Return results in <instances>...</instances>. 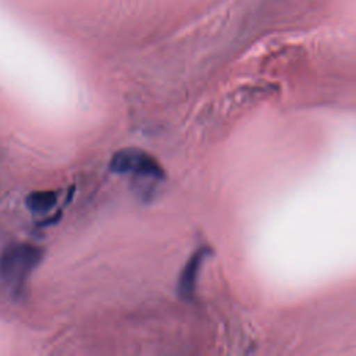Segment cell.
<instances>
[{
  "instance_id": "3957f363",
  "label": "cell",
  "mask_w": 356,
  "mask_h": 356,
  "mask_svg": "<svg viewBox=\"0 0 356 356\" xmlns=\"http://www.w3.org/2000/svg\"><path fill=\"white\" fill-rule=\"evenodd\" d=\"M211 253L213 250L210 249V246L202 245L196 250H193L188 260L185 261L177 280V293L184 302L193 300L199 274L202 271L204 261L210 257Z\"/></svg>"
},
{
  "instance_id": "7a4b0ae2",
  "label": "cell",
  "mask_w": 356,
  "mask_h": 356,
  "mask_svg": "<svg viewBox=\"0 0 356 356\" xmlns=\"http://www.w3.org/2000/svg\"><path fill=\"white\" fill-rule=\"evenodd\" d=\"M113 174H131L138 178L163 181L165 171L159 160L139 147H124L117 150L108 163Z\"/></svg>"
},
{
  "instance_id": "277c9868",
  "label": "cell",
  "mask_w": 356,
  "mask_h": 356,
  "mask_svg": "<svg viewBox=\"0 0 356 356\" xmlns=\"http://www.w3.org/2000/svg\"><path fill=\"white\" fill-rule=\"evenodd\" d=\"M58 202V192L51 189H42L31 192L26 199L25 204L28 210L33 214H46L56 207Z\"/></svg>"
},
{
  "instance_id": "6da1fadb",
  "label": "cell",
  "mask_w": 356,
  "mask_h": 356,
  "mask_svg": "<svg viewBox=\"0 0 356 356\" xmlns=\"http://www.w3.org/2000/svg\"><path fill=\"white\" fill-rule=\"evenodd\" d=\"M44 250L29 242H14L0 253V277L15 295L21 293L32 273L42 263Z\"/></svg>"
}]
</instances>
